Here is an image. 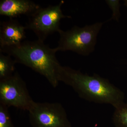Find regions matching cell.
I'll use <instances>...</instances> for the list:
<instances>
[{"label":"cell","instance_id":"6da1fadb","mask_svg":"<svg viewBox=\"0 0 127 127\" xmlns=\"http://www.w3.org/2000/svg\"><path fill=\"white\" fill-rule=\"evenodd\" d=\"M59 80L71 87L79 97L87 101L110 104L115 108L124 103L123 92L98 75L90 76L69 67L62 66Z\"/></svg>","mask_w":127,"mask_h":127},{"label":"cell","instance_id":"7a4b0ae2","mask_svg":"<svg viewBox=\"0 0 127 127\" xmlns=\"http://www.w3.org/2000/svg\"><path fill=\"white\" fill-rule=\"evenodd\" d=\"M57 51L56 48H51L38 39L0 48V52L13 57L16 63L23 64L45 77L55 88L59 84L62 66L56 57Z\"/></svg>","mask_w":127,"mask_h":127},{"label":"cell","instance_id":"3957f363","mask_svg":"<svg viewBox=\"0 0 127 127\" xmlns=\"http://www.w3.org/2000/svg\"><path fill=\"white\" fill-rule=\"evenodd\" d=\"M103 25L102 22H97L83 27L75 26L66 31L60 30V39L56 47L58 51H70L82 56H88L95 50Z\"/></svg>","mask_w":127,"mask_h":127},{"label":"cell","instance_id":"277c9868","mask_svg":"<svg viewBox=\"0 0 127 127\" xmlns=\"http://www.w3.org/2000/svg\"><path fill=\"white\" fill-rule=\"evenodd\" d=\"M64 1L62 0L55 5L38 9L29 17V20L25 26L26 29L34 32L38 40L44 41L48 36L59 31L60 22L62 19L71 18L65 15L61 9Z\"/></svg>","mask_w":127,"mask_h":127},{"label":"cell","instance_id":"5b68a950","mask_svg":"<svg viewBox=\"0 0 127 127\" xmlns=\"http://www.w3.org/2000/svg\"><path fill=\"white\" fill-rule=\"evenodd\" d=\"M28 111L32 127H72L65 110L59 103L34 101Z\"/></svg>","mask_w":127,"mask_h":127},{"label":"cell","instance_id":"8992f818","mask_svg":"<svg viewBox=\"0 0 127 127\" xmlns=\"http://www.w3.org/2000/svg\"><path fill=\"white\" fill-rule=\"evenodd\" d=\"M33 101L26 83L17 72L0 80V104L28 111Z\"/></svg>","mask_w":127,"mask_h":127},{"label":"cell","instance_id":"52a82bcc","mask_svg":"<svg viewBox=\"0 0 127 127\" xmlns=\"http://www.w3.org/2000/svg\"><path fill=\"white\" fill-rule=\"evenodd\" d=\"M26 27L14 18L1 22L0 47L12 46L20 44L26 39Z\"/></svg>","mask_w":127,"mask_h":127},{"label":"cell","instance_id":"ba28073f","mask_svg":"<svg viewBox=\"0 0 127 127\" xmlns=\"http://www.w3.org/2000/svg\"><path fill=\"white\" fill-rule=\"evenodd\" d=\"M40 7L39 5L30 0H1L0 15L10 18L22 15L29 17Z\"/></svg>","mask_w":127,"mask_h":127},{"label":"cell","instance_id":"9c48e42d","mask_svg":"<svg viewBox=\"0 0 127 127\" xmlns=\"http://www.w3.org/2000/svg\"><path fill=\"white\" fill-rule=\"evenodd\" d=\"M16 63L11 56L0 52V80L10 77L15 73Z\"/></svg>","mask_w":127,"mask_h":127},{"label":"cell","instance_id":"30bf717a","mask_svg":"<svg viewBox=\"0 0 127 127\" xmlns=\"http://www.w3.org/2000/svg\"><path fill=\"white\" fill-rule=\"evenodd\" d=\"M112 120L116 127H127V103H124L115 108Z\"/></svg>","mask_w":127,"mask_h":127},{"label":"cell","instance_id":"8fae6325","mask_svg":"<svg viewBox=\"0 0 127 127\" xmlns=\"http://www.w3.org/2000/svg\"><path fill=\"white\" fill-rule=\"evenodd\" d=\"M8 108L0 104V127H15L12 123Z\"/></svg>","mask_w":127,"mask_h":127},{"label":"cell","instance_id":"7c38bea8","mask_svg":"<svg viewBox=\"0 0 127 127\" xmlns=\"http://www.w3.org/2000/svg\"><path fill=\"white\" fill-rule=\"evenodd\" d=\"M106 2L112 12L111 20L118 21L120 16V3L117 0H108Z\"/></svg>","mask_w":127,"mask_h":127},{"label":"cell","instance_id":"4fadbf2b","mask_svg":"<svg viewBox=\"0 0 127 127\" xmlns=\"http://www.w3.org/2000/svg\"><path fill=\"white\" fill-rule=\"evenodd\" d=\"M125 4L127 7V0L125 1Z\"/></svg>","mask_w":127,"mask_h":127}]
</instances>
